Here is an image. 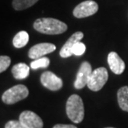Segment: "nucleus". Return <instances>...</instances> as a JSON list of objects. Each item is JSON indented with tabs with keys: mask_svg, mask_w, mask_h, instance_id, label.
<instances>
[{
	"mask_svg": "<svg viewBox=\"0 0 128 128\" xmlns=\"http://www.w3.org/2000/svg\"><path fill=\"white\" fill-rule=\"evenodd\" d=\"M56 46L52 43L49 42H42L38 43L30 48L28 51V57L31 59H38L42 58L46 54L54 52Z\"/></svg>",
	"mask_w": 128,
	"mask_h": 128,
	"instance_id": "obj_9",
	"label": "nucleus"
},
{
	"mask_svg": "<svg viewBox=\"0 0 128 128\" xmlns=\"http://www.w3.org/2000/svg\"><path fill=\"white\" fill-rule=\"evenodd\" d=\"M30 68L26 63L19 62L12 66V74L14 78L18 80H22V79L27 78L29 75Z\"/></svg>",
	"mask_w": 128,
	"mask_h": 128,
	"instance_id": "obj_12",
	"label": "nucleus"
},
{
	"mask_svg": "<svg viewBox=\"0 0 128 128\" xmlns=\"http://www.w3.org/2000/svg\"><path fill=\"white\" fill-rule=\"evenodd\" d=\"M84 34L83 32H74L72 35L71 36L70 38H68V40L64 43V45L61 48L59 54L62 58H66L71 57L72 55H73L72 53V48L73 45L75 44L76 42H79L83 38Z\"/></svg>",
	"mask_w": 128,
	"mask_h": 128,
	"instance_id": "obj_10",
	"label": "nucleus"
},
{
	"mask_svg": "<svg viewBox=\"0 0 128 128\" xmlns=\"http://www.w3.org/2000/svg\"><path fill=\"white\" fill-rule=\"evenodd\" d=\"M19 121L27 128H42L43 122L41 117L31 111H24L19 116Z\"/></svg>",
	"mask_w": 128,
	"mask_h": 128,
	"instance_id": "obj_8",
	"label": "nucleus"
},
{
	"mask_svg": "<svg viewBox=\"0 0 128 128\" xmlns=\"http://www.w3.org/2000/svg\"><path fill=\"white\" fill-rule=\"evenodd\" d=\"M92 73V70L91 64L88 62H83L78 69L76 78L74 82V88L76 89H82L85 86H88Z\"/></svg>",
	"mask_w": 128,
	"mask_h": 128,
	"instance_id": "obj_6",
	"label": "nucleus"
},
{
	"mask_svg": "<svg viewBox=\"0 0 128 128\" xmlns=\"http://www.w3.org/2000/svg\"><path fill=\"white\" fill-rule=\"evenodd\" d=\"M52 128H78L74 125H68V124H57Z\"/></svg>",
	"mask_w": 128,
	"mask_h": 128,
	"instance_id": "obj_20",
	"label": "nucleus"
},
{
	"mask_svg": "<svg viewBox=\"0 0 128 128\" xmlns=\"http://www.w3.org/2000/svg\"><path fill=\"white\" fill-rule=\"evenodd\" d=\"M98 11V4L93 0H86L76 5L73 10V15L76 18H84L95 14Z\"/></svg>",
	"mask_w": 128,
	"mask_h": 128,
	"instance_id": "obj_5",
	"label": "nucleus"
},
{
	"mask_svg": "<svg viewBox=\"0 0 128 128\" xmlns=\"http://www.w3.org/2000/svg\"><path fill=\"white\" fill-rule=\"evenodd\" d=\"M108 80V72L105 68H98L92 71L88 83V88L93 92H98Z\"/></svg>",
	"mask_w": 128,
	"mask_h": 128,
	"instance_id": "obj_4",
	"label": "nucleus"
},
{
	"mask_svg": "<svg viewBox=\"0 0 128 128\" xmlns=\"http://www.w3.org/2000/svg\"><path fill=\"white\" fill-rule=\"evenodd\" d=\"M86 51V46L81 41L76 42L72 48V53L76 56H82Z\"/></svg>",
	"mask_w": 128,
	"mask_h": 128,
	"instance_id": "obj_17",
	"label": "nucleus"
},
{
	"mask_svg": "<svg viewBox=\"0 0 128 128\" xmlns=\"http://www.w3.org/2000/svg\"><path fill=\"white\" fill-rule=\"evenodd\" d=\"M11 63V58L8 56L2 55L0 57V72H4L6 71Z\"/></svg>",
	"mask_w": 128,
	"mask_h": 128,
	"instance_id": "obj_18",
	"label": "nucleus"
},
{
	"mask_svg": "<svg viewBox=\"0 0 128 128\" xmlns=\"http://www.w3.org/2000/svg\"><path fill=\"white\" fill-rule=\"evenodd\" d=\"M41 83L44 88L51 91H58L62 88L63 82L60 78L50 71L44 72L41 75Z\"/></svg>",
	"mask_w": 128,
	"mask_h": 128,
	"instance_id": "obj_7",
	"label": "nucleus"
},
{
	"mask_svg": "<svg viewBox=\"0 0 128 128\" xmlns=\"http://www.w3.org/2000/svg\"><path fill=\"white\" fill-rule=\"evenodd\" d=\"M50 64V60L49 58L42 57L38 59H35L32 61L30 64V68L32 69H38V68H47Z\"/></svg>",
	"mask_w": 128,
	"mask_h": 128,
	"instance_id": "obj_16",
	"label": "nucleus"
},
{
	"mask_svg": "<svg viewBox=\"0 0 128 128\" xmlns=\"http://www.w3.org/2000/svg\"><path fill=\"white\" fill-rule=\"evenodd\" d=\"M28 94L29 91L27 86L22 84H18L5 91L2 96V101L5 104L12 105L25 99Z\"/></svg>",
	"mask_w": 128,
	"mask_h": 128,
	"instance_id": "obj_3",
	"label": "nucleus"
},
{
	"mask_svg": "<svg viewBox=\"0 0 128 128\" xmlns=\"http://www.w3.org/2000/svg\"><path fill=\"white\" fill-rule=\"evenodd\" d=\"M38 0H12V7L15 10H24L34 5Z\"/></svg>",
	"mask_w": 128,
	"mask_h": 128,
	"instance_id": "obj_15",
	"label": "nucleus"
},
{
	"mask_svg": "<svg viewBox=\"0 0 128 128\" xmlns=\"http://www.w3.org/2000/svg\"><path fill=\"white\" fill-rule=\"evenodd\" d=\"M29 41V35L26 31H20L14 36L12 44L15 48H21L25 47Z\"/></svg>",
	"mask_w": 128,
	"mask_h": 128,
	"instance_id": "obj_14",
	"label": "nucleus"
},
{
	"mask_svg": "<svg viewBox=\"0 0 128 128\" xmlns=\"http://www.w3.org/2000/svg\"><path fill=\"white\" fill-rule=\"evenodd\" d=\"M117 100L122 110L128 112V86H122L117 92Z\"/></svg>",
	"mask_w": 128,
	"mask_h": 128,
	"instance_id": "obj_13",
	"label": "nucleus"
},
{
	"mask_svg": "<svg viewBox=\"0 0 128 128\" xmlns=\"http://www.w3.org/2000/svg\"><path fill=\"white\" fill-rule=\"evenodd\" d=\"M107 62L112 72L116 75L122 74L126 68L124 61L120 58V56L116 52H109L107 56Z\"/></svg>",
	"mask_w": 128,
	"mask_h": 128,
	"instance_id": "obj_11",
	"label": "nucleus"
},
{
	"mask_svg": "<svg viewBox=\"0 0 128 128\" xmlns=\"http://www.w3.org/2000/svg\"><path fill=\"white\" fill-rule=\"evenodd\" d=\"M5 128H27V127L25 126L19 120L18 121L12 120V121L8 122L7 123L5 124Z\"/></svg>",
	"mask_w": 128,
	"mask_h": 128,
	"instance_id": "obj_19",
	"label": "nucleus"
},
{
	"mask_svg": "<svg viewBox=\"0 0 128 128\" xmlns=\"http://www.w3.org/2000/svg\"><path fill=\"white\" fill-rule=\"evenodd\" d=\"M66 112L68 118L74 123H80L84 118V105L82 99L76 94L68 97L66 103Z\"/></svg>",
	"mask_w": 128,
	"mask_h": 128,
	"instance_id": "obj_2",
	"label": "nucleus"
},
{
	"mask_svg": "<svg viewBox=\"0 0 128 128\" xmlns=\"http://www.w3.org/2000/svg\"><path fill=\"white\" fill-rule=\"evenodd\" d=\"M105 128H115V127H105Z\"/></svg>",
	"mask_w": 128,
	"mask_h": 128,
	"instance_id": "obj_21",
	"label": "nucleus"
},
{
	"mask_svg": "<svg viewBox=\"0 0 128 128\" xmlns=\"http://www.w3.org/2000/svg\"><path fill=\"white\" fill-rule=\"evenodd\" d=\"M33 28L38 32L48 35L61 34L68 30V25L65 22L52 18L37 19L33 24Z\"/></svg>",
	"mask_w": 128,
	"mask_h": 128,
	"instance_id": "obj_1",
	"label": "nucleus"
}]
</instances>
